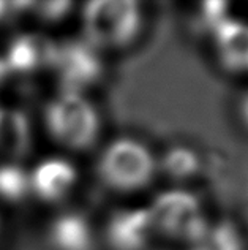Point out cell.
<instances>
[{"instance_id":"13","label":"cell","mask_w":248,"mask_h":250,"mask_svg":"<svg viewBox=\"0 0 248 250\" xmlns=\"http://www.w3.org/2000/svg\"><path fill=\"white\" fill-rule=\"evenodd\" d=\"M161 168L174 179H187L198 169V159L193 150L185 147H174L168 150L161 160Z\"/></svg>"},{"instance_id":"8","label":"cell","mask_w":248,"mask_h":250,"mask_svg":"<svg viewBox=\"0 0 248 250\" xmlns=\"http://www.w3.org/2000/svg\"><path fill=\"white\" fill-rule=\"evenodd\" d=\"M153 234L147 208L119 209L104 225V241L111 250H146Z\"/></svg>"},{"instance_id":"1","label":"cell","mask_w":248,"mask_h":250,"mask_svg":"<svg viewBox=\"0 0 248 250\" xmlns=\"http://www.w3.org/2000/svg\"><path fill=\"white\" fill-rule=\"evenodd\" d=\"M44 125L52 140L63 147L86 150L98 140L101 119L84 94L60 90L44 108Z\"/></svg>"},{"instance_id":"12","label":"cell","mask_w":248,"mask_h":250,"mask_svg":"<svg viewBox=\"0 0 248 250\" xmlns=\"http://www.w3.org/2000/svg\"><path fill=\"white\" fill-rule=\"evenodd\" d=\"M29 196V169L16 162H0V205L18 206Z\"/></svg>"},{"instance_id":"10","label":"cell","mask_w":248,"mask_h":250,"mask_svg":"<svg viewBox=\"0 0 248 250\" xmlns=\"http://www.w3.org/2000/svg\"><path fill=\"white\" fill-rule=\"evenodd\" d=\"M213 37L225 67L248 73V24L226 18L213 29Z\"/></svg>"},{"instance_id":"6","label":"cell","mask_w":248,"mask_h":250,"mask_svg":"<svg viewBox=\"0 0 248 250\" xmlns=\"http://www.w3.org/2000/svg\"><path fill=\"white\" fill-rule=\"evenodd\" d=\"M56 48L57 43L48 35L25 32L16 35L8 43L2 61L8 75L30 76L52 67Z\"/></svg>"},{"instance_id":"17","label":"cell","mask_w":248,"mask_h":250,"mask_svg":"<svg viewBox=\"0 0 248 250\" xmlns=\"http://www.w3.org/2000/svg\"><path fill=\"white\" fill-rule=\"evenodd\" d=\"M6 76H10V75H8V71H6V67H5V63L2 61V57H0V84L6 80Z\"/></svg>"},{"instance_id":"16","label":"cell","mask_w":248,"mask_h":250,"mask_svg":"<svg viewBox=\"0 0 248 250\" xmlns=\"http://www.w3.org/2000/svg\"><path fill=\"white\" fill-rule=\"evenodd\" d=\"M240 111H242V117H244V122L248 127V95L242 100V104H240Z\"/></svg>"},{"instance_id":"15","label":"cell","mask_w":248,"mask_h":250,"mask_svg":"<svg viewBox=\"0 0 248 250\" xmlns=\"http://www.w3.org/2000/svg\"><path fill=\"white\" fill-rule=\"evenodd\" d=\"M24 10H29V3H24V2H18V3L0 2V22L5 21L8 16L15 15V13H22Z\"/></svg>"},{"instance_id":"11","label":"cell","mask_w":248,"mask_h":250,"mask_svg":"<svg viewBox=\"0 0 248 250\" xmlns=\"http://www.w3.org/2000/svg\"><path fill=\"white\" fill-rule=\"evenodd\" d=\"M30 144L27 117L15 109L0 108V157L13 162L25 154Z\"/></svg>"},{"instance_id":"14","label":"cell","mask_w":248,"mask_h":250,"mask_svg":"<svg viewBox=\"0 0 248 250\" xmlns=\"http://www.w3.org/2000/svg\"><path fill=\"white\" fill-rule=\"evenodd\" d=\"M73 3L70 2H43V3H29V10L44 22H58L65 16H68Z\"/></svg>"},{"instance_id":"7","label":"cell","mask_w":248,"mask_h":250,"mask_svg":"<svg viewBox=\"0 0 248 250\" xmlns=\"http://www.w3.org/2000/svg\"><path fill=\"white\" fill-rule=\"evenodd\" d=\"M79 174L76 167L63 157H48L29 171L30 196L48 205L68 198L75 190Z\"/></svg>"},{"instance_id":"5","label":"cell","mask_w":248,"mask_h":250,"mask_svg":"<svg viewBox=\"0 0 248 250\" xmlns=\"http://www.w3.org/2000/svg\"><path fill=\"white\" fill-rule=\"evenodd\" d=\"M51 70L63 92L86 95L101 81L104 63L100 51L86 40H68L57 43Z\"/></svg>"},{"instance_id":"3","label":"cell","mask_w":248,"mask_h":250,"mask_svg":"<svg viewBox=\"0 0 248 250\" xmlns=\"http://www.w3.org/2000/svg\"><path fill=\"white\" fill-rule=\"evenodd\" d=\"M100 179L117 192H136L152 182L156 162L138 140L117 138L100 154L96 163Z\"/></svg>"},{"instance_id":"2","label":"cell","mask_w":248,"mask_h":250,"mask_svg":"<svg viewBox=\"0 0 248 250\" xmlns=\"http://www.w3.org/2000/svg\"><path fill=\"white\" fill-rule=\"evenodd\" d=\"M141 29V6L133 0H94L82 10L84 40L98 51L127 48Z\"/></svg>"},{"instance_id":"4","label":"cell","mask_w":248,"mask_h":250,"mask_svg":"<svg viewBox=\"0 0 248 250\" xmlns=\"http://www.w3.org/2000/svg\"><path fill=\"white\" fill-rule=\"evenodd\" d=\"M147 209L155 233L184 241H198L206 233L201 206L188 192L169 190L160 193Z\"/></svg>"},{"instance_id":"9","label":"cell","mask_w":248,"mask_h":250,"mask_svg":"<svg viewBox=\"0 0 248 250\" xmlns=\"http://www.w3.org/2000/svg\"><path fill=\"white\" fill-rule=\"evenodd\" d=\"M46 234L52 250H94L95 247L92 222L77 210H67L54 217Z\"/></svg>"}]
</instances>
